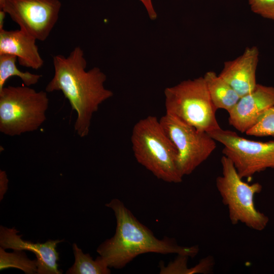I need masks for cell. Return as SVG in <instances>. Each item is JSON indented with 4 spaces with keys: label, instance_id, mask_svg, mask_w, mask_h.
<instances>
[{
    "label": "cell",
    "instance_id": "obj_1",
    "mask_svg": "<svg viewBox=\"0 0 274 274\" xmlns=\"http://www.w3.org/2000/svg\"><path fill=\"white\" fill-rule=\"evenodd\" d=\"M54 74L46 87L47 92L61 91L77 117L74 129L80 138L89 132L92 116L99 106L111 98L113 93L104 86L106 75L97 67L86 71L84 52L75 47L67 57L54 56Z\"/></svg>",
    "mask_w": 274,
    "mask_h": 274
},
{
    "label": "cell",
    "instance_id": "obj_2",
    "mask_svg": "<svg viewBox=\"0 0 274 274\" xmlns=\"http://www.w3.org/2000/svg\"><path fill=\"white\" fill-rule=\"evenodd\" d=\"M105 206L114 213L116 231L113 237L98 247L97 252L110 268H122L139 255L147 253H173L191 257L198 253L197 246L183 247L173 238H157L119 199H113Z\"/></svg>",
    "mask_w": 274,
    "mask_h": 274
},
{
    "label": "cell",
    "instance_id": "obj_3",
    "mask_svg": "<svg viewBox=\"0 0 274 274\" xmlns=\"http://www.w3.org/2000/svg\"><path fill=\"white\" fill-rule=\"evenodd\" d=\"M131 143L136 161L156 178L168 183L182 181L176 147L155 116H148L135 124Z\"/></svg>",
    "mask_w": 274,
    "mask_h": 274
},
{
    "label": "cell",
    "instance_id": "obj_4",
    "mask_svg": "<svg viewBox=\"0 0 274 274\" xmlns=\"http://www.w3.org/2000/svg\"><path fill=\"white\" fill-rule=\"evenodd\" d=\"M49 98L45 91L23 85L0 90V131L13 136L37 130L46 119Z\"/></svg>",
    "mask_w": 274,
    "mask_h": 274
},
{
    "label": "cell",
    "instance_id": "obj_5",
    "mask_svg": "<svg viewBox=\"0 0 274 274\" xmlns=\"http://www.w3.org/2000/svg\"><path fill=\"white\" fill-rule=\"evenodd\" d=\"M164 95L165 114L208 133L221 128L203 77L166 88Z\"/></svg>",
    "mask_w": 274,
    "mask_h": 274
},
{
    "label": "cell",
    "instance_id": "obj_6",
    "mask_svg": "<svg viewBox=\"0 0 274 274\" xmlns=\"http://www.w3.org/2000/svg\"><path fill=\"white\" fill-rule=\"evenodd\" d=\"M222 175L216 179V187L223 203L227 207L233 224L243 223L248 227L261 231L269 219L255 206V195L262 187L259 183L249 184L243 181L232 161L224 155L221 157Z\"/></svg>",
    "mask_w": 274,
    "mask_h": 274
},
{
    "label": "cell",
    "instance_id": "obj_7",
    "mask_svg": "<svg viewBox=\"0 0 274 274\" xmlns=\"http://www.w3.org/2000/svg\"><path fill=\"white\" fill-rule=\"evenodd\" d=\"M209 134L224 146L223 155L232 161L242 179L251 177L268 168H274V141L250 140L221 127Z\"/></svg>",
    "mask_w": 274,
    "mask_h": 274
},
{
    "label": "cell",
    "instance_id": "obj_8",
    "mask_svg": "<svg viewBox=\"0 0 274 274\" xmlns=\"http://www.w3.org/2000/svg\"><path fill=\"white\" fill-rule=\"evenodd\" d=\"M159 121L176 147L178 167L183 177L191 174L216 148V141L206 131L166 114Z\"/></svg>",
    "mask_w": 274,
    "mask_h": 274
},
{
    "label": "cell",
    "instance_id": "obj_9",
    "mask_svg": "<svg viewBox=\"0 0 274 274\" xmlns=\"http://www.w3.org/2000/svg\"><path fill=\"white\" fill-rule=\"evenodd\" d=\"M61 6L59 0H6L0 9L20 29L44 41L58 19Z\"/></svg>",
    "mask_w": 274,
    "mask_h": 274
},
{
    "label": "cell",
    "instance_id": "obj_10",
    "mask_svg": "<svg viewBox=\"0 0 274 274\" xmlns=\"http://www.w3.org/2000/svg\"><path fill=\"white\" fill-rule=\"evenodd\" d=\"M273 106L274 87L257 84L251 92L241 97L228 112V122L238 131L246 133Z\"/></svg>",
    "mask_w": 274,
    "mask_h": 274
},
{
    "label": "cell",
    "instance_id": "obj_11",
    "mask_svg": "<svg viewBox=\"0 0 274 274\" xmlns=\"http://www.w3.org/2000/svg\"><path fill=\"white\" fill-rule=\"evenodd\" d=\"M19 231L15 227H0V246L3 248L27 250L33 253L37 258V274H61L57 263L59 253L56 250L57 244L63 239L48 240L44 243H33L21 238Z\"/></svg>",
    "mask_w": 274,
    "mask_h": 274
},
{
    "label": "cell",
    "instance_id": "obj_12",
    "mask_svg": "<svg viewBox=\"0 0 274 274\" xmlns=\"http://www.w3.org/2000/svg\"><path fill=\"white\" fill-rule=\"evenodd\" d=\"M259 60L257 47H248L235 59L224 62L219 75L242 97L251 92L257 85L256 72Z\"/></svg>",
    "mask_w": 274,
    "mask_h": 274
},
{
    "label": "cell",
    "instance_id": "obj_13",
    "mask_svg": "<svg viewBox=\"0 0 274 274\" xmlns=\"http://www.w3.org/2000/svg\"><path fill=\"white\" fill-rule=\"evenodd\" d=\"M36 40L20 29L15 30L1 29L0 55H15L20 65L38 70L43 66L44 60L39 53Z\"/></svg>",
    "mask_w": 274,
    "mask_h": 274
},
{
    "label": "cell",
    "instance_id": "obj_14",
    "mask_svg": "<svg viewBox=\"0 0 274 274\" xmlns=\"http://www.w3.org/2000/svg\"><path fill=\"white\" fill-rule=\"evenodd\" d=\"M211 100L218 110L229 112L241 98L235 90L222 78L213 71L203 76Z\"/></svg>",
    "mask_w": 274,
    "mask_h": 274
},
{
    "label": "cell",
    "instance_id": "obj_15",
    "mask_svg": "<svg viewBox=\"0 0 274 274\" xmlns=\"http://www.w3.org/2000/svg\"><path fill=\"white\" fill-rule=\"evenodd\" d=\"M75 257L74 264L66 271L67 274H109L110 267L101 258L98 256L95 260L89 254H84L76 243L73 244Z\"/></svg>",
    "mask_w": 274,
    "mask_h": 274
},
{
    "label": "cell",
    "instance_id": "obj_16",
    "mask_svg": "<svg viewBox=\"0 0 274 274\" xmlns=\"http://www.w3.org/2000/svg\"><path fill=\"white\" fill-rule=\"evenodd\" d=\"M17 59L16 56L11 54L0 55V90L4 88L8 79L13 76L20 78L27 86L36 84L42 77L41 75L19 70L16 64Z\"/></svg>",
    "mask_w": 274,
    "mask_h": 274
},
{
    "label": "cell",
    "instance_id": "obj_17",
    "mask_svg": "<svg viewBox=\"0 0 274 274\" xmlns=\"http://www.w3.org/2000/svg\"><path fill=\"white\" fill-rule=\"evenodd\" d=\"M37 260H30L24 250H13L12 253L5 251L0 247V270L8 268H16L26 274H36L38 271Z\"/></svg>",
    "mask_w": 274,
    "mask_h": 274
},
{
    "label": "cell",
    "instance_id": "obj_18",
    "mask_svg": "<svg viewBox=\"0 0 274 274\" xmlns=\"http://www.w3.org/2000/svg\"><path fill=\"white\" fill-rule=\"evenodd\" d=\"M246 134L255 136H274V106L267 110L257 123Z\"/></svg>",
    "mask_w": 274,
    "mask_h": 274
},
{
    "label": "cell",
    "instance_id": "obj_19",
    "mask_svg": "<svg viewBox=\"0 0 274 274\" xmlns=\"http://www.w3.org/2000/svg\"><path fill=\"white\" fill-rule=\"evenodd\" d=\"M251 10L261 16L274 20V0H248Z\"/></svg>",
    "mask_w": 274,
    "mask_h": 274
},
{
    "label": "cell",
    "instance_id": "obj_20",
    "mask_svg": "<svg viewBox=\"0 0 274 274\" xmlns=\"http://www.w3.org/2000/svg\"><path fill=\"white\" fill-rule=\"evenodd\" d=\"M8 179L5 171L0 170V200H1L8 189Z\"/></svg>",
    "mask_w": 274,
    "mask_h": 274
},
{
    "label": "cell",
    "instance_id": "obj_21",
    "mask_svg": "<svg viewBox=\"0 0 274 274\" xmlns=\"http://www.w3.org/2000/svg\"><path fill=\"white\" fill-rule=\"evenodd\" d=\"M146 7L150 18L152 20L155 19L157 18V14L155 12L152 4L151 0H140Z\"/></svg>",
    "mask_w": 274,
    "mask_h": 274
},
{
    "label": "cell",
    "instance_id": "obj_22",
    "mask_svg": "<svg viewBox=\"0 0 274 274\" xmlns=\"http://www.w3.org/2000/svg\"><path fill=\"white\" fill-rule=\"evenodd\" d=\"M6 13L3 11L0 10V29L3 28L4 20Z\"/></svg>",
    "mask_w": 274,
    "mask_h": 274
},
{
    "label": "cell",
    "instance_id": "obj_23",
    "mask_svg": "<svg viewBox=\"0 0 274 274\" xmlns=\"http://www.w3.org/2000/svg\"><path fill=\"white\" fill-rule=\"evenodd\" d=\"M6 0H0V7L3 5Z\"/></svg>",
    "mask_w": 274,
    "mask_h": 274
}]
</instances>
